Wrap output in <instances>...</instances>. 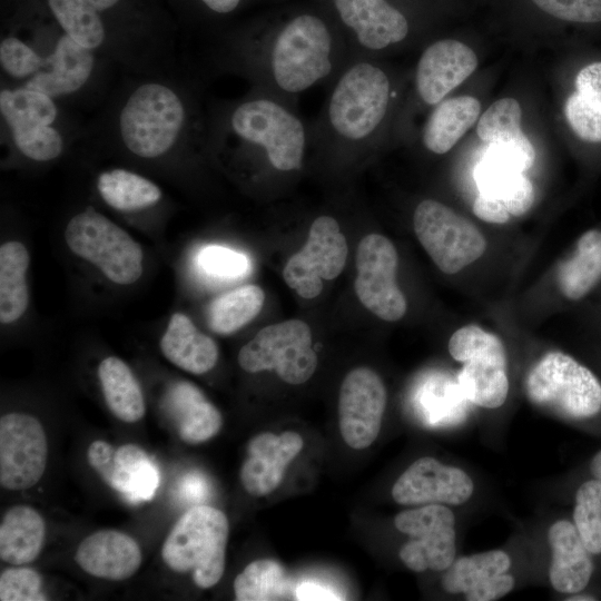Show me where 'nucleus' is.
I'll list each match as a JSON object with an SVG mask.
<instances>
[{
	"label": "nucleus",
	"instance_id": "f257e3e1",
	"mask_svg": "<svg viewBox=\"0 0 601 601\" xmlns=\"http://www.w3.org/2000/svg\"><path fill=\"white\" fill-rule=\"evenodd\" d=\"M228 533L224 512L209 505L193 506L177 520L166 538L162 561L175 572H190L198 588H211L225 571Z\"/></svg>",
	"mask_w": 601,
	"mask_h": 601
},
{
	"label": "nucleus",
	"instance_id": "f03ea898",
	"mask_svg": "<svg viewBox=\"0 0 601 601\" xmlns=\"http://www.w3.org/2000/svg\"><path fill=\"white\" fill-rule=\"evenodd\" d=\"M334 41L326 23L313 14H299L277 33L269 50V68L276 86L300 93L326 78L334 62Z\"/></svg>",
	"mask_w": 601,
	"mask_h": 601
},
{
	"label": "nucleus",
	"instance_id": "7ed1b4c3",
	"mask_svg": "<svg viewBox=\"0 0 601 601\" xmlns=\"http://www.w3.org/2000/svg\"><path fill=\"white\" fill-rule=\"evenodd\" d=\"M391 83L376 65L361 61L338 78L328 100L327 118L344 140L362 141L383 121L390 104Z\"/></svg>",
	"mask_w": 601,
	"mask_h": 601
},
{
	"label": "nucleus",
	"instance_id": "20e7f679",
	"mask_svg": "<svg viewBox=\"0 0 601 601\" xmlns=\"http://www.w3.org/2000/svg\"><path fill=\"white\" fill-rule=\"evenodd\" d=\"M185 122V108L175 91L158 82L139 86L119 116L120 136L136 156L156 158L177 141Z\"/></svg>",
	"mask_w": 601,
	"mask_h": 601
},
{
	"label": "nucleus",
	"instance_id": "39448f33",
	"mask_svg": "<svg viewBox=\"0 0 601 601\" xmlns=\"http://www.w3.org/2000/svg\"><path fill=\"white\" fill-rule=\"evenodd\" d=\"M529 400L563 417L579 420L601 410V383L573 357L559 351L546 353L525 381Z\"/></svg>",
	"mask_w": 601,
	"mask_h": 601
},
{
	"label": "nucleus",
	"instance_id": "423d86ee",
	"mask_svg": "<svg viewBox=\"0 0 601 601\" xmlns=\"http://www.w3.org/2000/svg\"><path fill=\"white\" fill-rule=\"evenodd\" d=\"M65 238L73 254L93 264L112 283L129 285L142 274L144 253L140 245L91 207L69 220Z\"/></svg>",
	"mask_w": 601,
	"mask_h": 601
},
{
	"label": "nucleus",
	"instance_id": "0eeeda50",
	"mask_svg": "<svg viewBox=\"0 0 601 601\" xmlns=\"http://www.w3.org/2000/svg\"><path fill=\"white\" fill-rule=\"evenodd\" d=\"M449 352L463 363L457 382L466 400L485 408L504 404L509 393L508 357L499 336L467 325L453 333Z\"/></svg>",
	"mask_w": 601,
	"mask_h": 601
},
{
	"label": "nucleus",
	"instance_id": "6e6552de",
	"mask_svg": "<svg viewBox=\"0 0 601 601\" xmlns=\"http://www.w3.org/2000/svg\"><path fill=\"white\" fill-rule=\"evenodd\" d=\"M230 124L239 138L265 151L275 169L302 168L307 141L305 127L279 102L268 98L246 101L235 109Z\"/></svg>",
	"mask_w": 601,
	"mask_h": 601
},
{
	"label": "nucleus",
	"instance_id": "1a4fd4ad",
	"mask_svg": "<svg viewBox=\"0 0 601 601\" xmlns=\"http://www.w3.org/2000/svg\"><path fill=\"white\" fill-rule=\"evenodd\" d=\"M239 366L248 373L274 370L284 382L298 385L316 371L312 332L302 319H287L266 326L238 353Z\"/></svg>",
	"mask_w": 601,
	"mask_h": 601
},
{
	"label": "nucleus",
	"instance_id": "9d476101",
	"mask_svg": "<svg viewBox=\"0 0 601 601\" xmlns=\"http://www.w3.org/2000/svg\"><path fill=\"white\" fill-rule=\"evenodd\" d=\"M413 225L418 242L445 274L460 272L486 249L480 229L437 200L421 201L415 208Z\"/></svg>",
	"mask_w": 601,
	"mask_h": 601
},
{
	"label": "nucleus",
	"instance_id": "9b49d317",
	"mask_svg": "<svg viewBox=\"0 0 601 601\" xmlns=\"http://www.w3.org/2000/svg\"><path fill=\"white\" fill-rule=\"evenodd\" d=\"M395 528L410 536L398 555L414 572L445 571L455 558V516L445 504H426L396 514Z\"/></svg>",
	"mask_w": 601,
	"mask_h": 601
},
{
	"label": "nucleus",
	"instance_id": "f8f14e48",
	"mask_svg": "<svg viewBox=\"0 0 601 601\" xmlns=\"http://www.w3.org/2000/svg\"><path fill=\"white\" fill-rule=\"evenodd\" d=\"M398 256L383 235L364 236L356 250L354 288L359 302L378 318L396 322L406 313V298L396 283Z\"/></svg>",
	"mask_w": 601,
	"mask_h": 601
},
{
	"label": "nucleus",
	"instance_id": "ddd939ff",
	"mask_svg": "<svg viewBox=\"0 0 601 601\" xmlns=\"http://www.w3.org/2000/svg\"><path fill=\"white\" fill-rule=\"evenodd\" d=\"M347 253V243L337 220L319 216L311 225L303 248L287 260L283 278L303 298H315L321 294L324 280L339 276Z\"/></svg>",
	"mask_w": 601,
	"mask_h": 601
},
{
	"label": "nucleus",
	"instance_id": "4468645a",
	"mask_svg": "<svg viewBox=\"0 0 601 601\" xmlns=\"http://www.w3.org/2000/svg\"><path fill=\"white\" fill-rule=\"evenodd\" d=\"M48 443L40 422L24 413H8L0 420V483L27 490L40 481L47 465Z\"/></svg>",
	"mask_w": 601,
	"mask_h": 601
},
{
	"label": "nucleus",
	"instance_id": "2eb2a0df",
	"mask_svg": "<svg viewBox=\"0 0 601 601\" xmlns=\"http://www.w3.org/2000/svg\"><path fill=\"white\" fill-rule=\"evenodd\" d=\"M387 394L382 378L368 367L352 370L338 395V424L344 442L352 449L368 447L378 436Z\"/></svg>",
	"mask_w": 601,
	"mask_h": 601
},
{
	"label": "nucleus",
	"instance_id": "dca6fc26",
	"mask_svg": "<svg viewBox=\"0 0 601 601\" xmlns=\"http://www.w3.org/2000/svg\"><path fill=\"white\" fill-rule=\"evenodd\" d=\"M472 479L461 469L423 456L395 481L393 500L402 505H461L473 494Z\"/></svg>",
	"mask_w": 601,
	"mask_h": 601
},
{
	"label": "nucleus",
	"instance_id": "f3484780",
	"mask_svg": "<svg viewBox=\"0 0 601 601\" xmlns=\"http://www.w3.org/2000/svg\"><path fill=\"white\" fill-rule=\"evenodd\" d=\"M510 555L491 550L454 560L442 577V588L452 594L463 593L467 601H494L506 595L514 587L508 571Z\"/></svg>",
	"mask_w": 601,
	"mask_h": 601
},
{
	"label": "nucleus",
	"instance_id": "a211bd4d",
	"mask_svg": "<svg viewBox=\"0 0 601 601\" xmlns=\"http://www.w3.org/2000/svg\"><path fill=\"white\" fill-rule=\"evenodd\" d=\"M303 446L302 436L293 431L280 434L264 432L253 436L247 443L246 459L239 473L245 491L253 496H264L276 490Z\"/></svg>",
	"mask_w": 601,
	"mask_h": 601
},
{
	"label": "nucleus",
	"instance_id": "6ab92c4d",
	"mask_svg": "<svg viewBox=\"0 0 601 601\" xmlns=\"http://www.w3.org/2000/svg\"><path fill=\"white\" fill-rule=\"evenodd\" d=\"M477 66L474 51L457 40L432 43L422 53L416 68V89L427 105H437L473 73Z\"/></svg>",
	"mask_w": 601,
	"mask_h": 601
},
{
	"label": "nucleus",
	"instance_id": "aec40b11",
	"mask_svg": "<svg viewBox=\"0 0 601 601\" xmlns=\"http://www.w3.org/2000/svg\"><path fill=\"white\" fill-rule=\"evenodd\" d=\"M334 4L343 23L366 49L387 48L408 33L404 14L386 0H334Z\"/></svg>",
	"mask_w": 601,
	"mask_h": 601
},
{
	"label": "nucleus",
	"instance_id": "412c9836",
	"mask_svg": "<svg viewBox=\"0 0 601 601\" xmlns=\"http://www.w3.org/2000/svg\"><path fill=\"white\" fill-rule=\"evenodd\" d=\"M75 559L90 575L121 581L139 569L142 555L130 535L117 530H100L81 541Z\"/></svg>",
	"mask_w": 601,
	"mask_h": 601
},
{
	"label": "nucleus",
	"instance_id": "4be33fe9",
	"mask_svg": "<svg viewBox=\"0 0 601 601\" xmlns=\"http://www.w3.org/2000/svg\"><path fill=\"white\" fill-rule=\"evenodd\" d=\"M552 550L549 579L558 592L574 594L582 591L593 573L591 552L583 543L574 523L554 522L548 533Z\"/></svg>",
	"mask_w": 601,
	"mask_h": 601
},
{
	"label": "nucleus",
	"instance_id": "5701e85b",
	"mask_svg": "<svg viewBox=\"0 0 601 601\" xmlns=\"http://www.w3.org/2000/svg\"><path fill=\"white\" fill-rule=\"evenodd\" d=\"M93 55L88 48L63 35L55 51L26 87L41 91L49 97H58L79 90L89 79L93 69Z\"/></svg>",
	"mask_w": 601,
	"mask_h": 601
},
{
	"label": "nucleus",
	"instance_id": "b1692460",
	"mask_svg": "<svg viewBox=\"0 0 601 601\" xmlns=\"http://www.w3.org/2000/svg\"><path fill=\"white\" fill-rule=\"evenodd\" d=\"M166 410L174 417L179 437L187 444H200L214 437L221 427L218 408L194 384L175 383L166 395Z\"/></svg>",
	"mask_w": 601,
	"mask_h": 601
},
{
	"label": "nucleus",
	"instance_id": "393cba45",
	"mask_svg": "<svg viewBox=\"0 0 601 601\" xmlns=\"http://www.w3.org/2000/svg\"><path fill=\"white\" fill-rule=\"evenodd\" d=\"M164 356L191 374H205L217 363L218 347L214 339L198 331L186 315L175 313L160 339Z\"/></svg>",
	"mask_w": 601,
	"mask_h": 601
},
{
	"label": "nucleus",
	"instance_id": "a878e982",
	"mask_svg": "<svg viewBox=\"0 0 601 601\" xmlns=\"http://www.w3.org/2000/svg\"><path fill=\"white\" fill-rule=\"evenodd\" d=\"M102 481L122 493L130 502L150 500L159 484V472L149 455L136 444L115 450L110 467Z\"/></svg>",
	"mask_w": 601,
	"mask_h": 601
},
{
	"label": "nucleus",
	"instance_id": "bb28decb",
	"mask_svg": "<svg viewBox=\"0 0 601 601\" xmlns=\"http://www.w3.org/2000/svg\"><path fill=\"white\" fill-rule=\"evenodd\" d=\"M46 535L41 514L31 506L9 509L0 524V558L13 565L32 562L39 555Z\"/></svg>",
	"mask_w": 601,
	"mask_h": 601
},
{
	"label": "nucleus",
	"instance_id": "cd10ccee",
	"mask_svg": "<svg viewBox=\"0 0 601 601\" xmlns=\"http://www.w3.org/2000/svg\"><path fill=\"white\" fill-rule=\"evenodd\" d=\"M480 111V101L471 96L439 102L424 126V146L434 154L447 152L474 125Z\"/></svg>",
	"mask_w": 601,
	"mask_h": 601
},
{
	"label": "nucleus",
	"instance_id": "c85d7f7f",
	"mask_svg": "<svg viewBox=\"0 0 601 601\" xmlns=\"http://www.w3.org/2000/svg\"><path fill=\"white\" fill-rule=\"evenodd\" d=\"M601 280V230L585 231L578 240L571 257L563 260L556 272L562 295L578 300Z\"/></svg>",
	"mask_w": 601,
	"mask_h": 601
},
{
	"label": "nucleus",
	"instance_id": "c756f323",
	"mask_svg": "<svg viewBox=\"0 0 601 601\" xmlns=\"http://www.w3.org/2000/svg\"><path fill=\"white\" fill-rule=\"evenodd\" d=\"M475 179L480 194L500 199L510 215H524L534 203V188L522 173L489 156L479 164Z\"/></svg>",
	"mask_w": 601,
	"mask_h": 601
},
{
	"label": "nucleus",
	"instance_id": "7c9ffc66",
	"mask_svg": "<svg viewBox=\"0 0 601 601\" xmlns=\"http://www.w3.org/2000/svg\"><path fill=\"white\" fill-rule=\"evenodd\" d=\"M105 401L122 422L135 423L145 415L142 391L129 366L116 356H108L98 367Z\"/></svg>",
	"mask_w": 601,
	"mask_h": 601
},
{
	"label": "nucleus",
	"instance_id": "2f4dec72",
	"mask_svg": "<svg viewBox=\"0 0 601 601\" xmlns=\"http://www.w3.org/2000/svg\"><path fill=\"white\" fill-rule=\"evenodd\" d=\"M30 256L19 242H7L0 247V321L11 324L18 321L29 304L26 274Z\"/></svg>",
	"mask_w": 601,
	"mask_h": 601
},
{
	"label": "nucleus",
	"instance_id": "473e14b6",
	"mask_svg": "<svg viewBox=\"0 0 601 601\" xmlns=\"http://www.w3.org/2000/svg\"><path fill=\"white\" fill-rule=\"evenodd\" d=\"M118 0H48L49 8L66 35L90 50L105 40L99 11L111 8Z\"/></svg>",
	"mask_w": 601,
	"mask_h": 601
},
{
	"label": "nucleus",
	"instance_id": "72a5a7b5",
	"mask_svg": "<svg viewBox=\"0 0 601 601\" xmlns=\"http://www.w3.org/2000/svg\"><path fill=\"white\" fill-rule=\"evenodd\" d=\"M97 188L101 198L110 207L122 211L152 206L161 198V190L156 184L120 168L101 173Z\"/></svg>",
	"mask_w": 601,
	"mask_h": 601
},
{
	"label": "nucleus",
	"instance_id": "f704fd0d",
	"mask_svg": "<svg viewBox=\"0 0 601 601\" xmlns=\"http://www.w3.org/2000/svg\"><path fill=\"white\" fill-rule=\"evenodd\" d=\"M265 299L263 289L257 285H245L217 297L208 307L207 322L217 334H231L260 312Z\"/></svg>",
	"mask_w": 601,
	"mask_h": 601
},
{
	"label": "nucleus",
	"instance_id": "c9c22d12",
	"mask_svg": "<svg viewBox=\"0 0 601 601\" xmlns=\"http://www.w3.org/2000/svg\"><path fill=\"white\" fill-rule=\"evenodd\" d=\"M0 111L11 130L50 126L58 112L51 97L26 86L13 90H2Z\"/></svg>",
	"mask_w": 601,
	"mask_h": 601
},
{
	"label": "nucleus",
	"instance_id": "e433bc0d",
	"mask_svg": "<svg viewBox=\"0 0 601 601\" xmlns=\"http://www.w3.org/2000/svg\"><path fill=\"white\" fill-rule=\"evenodd\" d=\"M287 590L284 568L270 559L250 562L234 580V593L238 601L280 600Z\"/></svg>",
	"mask_w": 601,
	"mask_h": 601
},
{
	"label": "nucleus",
	"instance_id": "4c0bfd02",
	"mask_svg": "<svg viewBox=\"0 0 601 601\" xmlns=\"http://www.w3.org/2000/svg\"><path fill=\"white\" fill-rule=\"evenodd\" d=\"M574 525L592 554L601 553V480L580 485L573 510Z\"/></svg>",
	"mask_w": 601,
	"mask_h": 601
},
{
	"label": "nucleus",
	"instance_id": "58836bf2",
	"mask_svg": "<svg viewBox=\"0 0 601 601\" xmlns=\"http://www.w3.org/2000/svg\"><path fill=\"white\" fill-rule=\"evenodd\" d=\"M522 110L513 98H503L493 102L480 117L476 126L477 136L489 145L499 144L520 137Z\"/></svg>",
	"mask_w": 601,
	"mask_h": 601
},
{
	"label": "nucleus",
	"instance_id": "ea45409f",
	"mask_svg": "<svg viewBox=\"0 0 601 601\" xmlns=\"http://www.w3.org/2000/svg\"><path fill=\"white\" fill-rule=\"evenodd\" d=\"M564 114L574 134L589 142H601V99L579 92L565 102Z\"/></svg>",
	"mask_w": 601,
	"mask_h": 601
},
{
	"label": "nucleus",
	"instance_id": "a19ab883",
	"mask_svg": "<svg viewBox=\"0 0 601 601\" xmlns=\"http://www.w3.org/2000/svg\"><path fill=\"white\" fill-rule=\"evenodd\" d=\"M11 132L18 149L32 160H52L62 151V138L51 126L18 128Z\"/></svg>",
	"mask_w": 601,
	"mask_h": 601
},
{
	"label": "nucleus",
	"instance_id": "79ce46f5",
	"mask_svg": "<svg viewBox=\"0 0 601 601\" xmlns=\"http://www.w3.org/2000/svg\"><path fill=\"white\" fill-rule=\"evenodd\" d=\"M197 263L206 275L218 279L240 278L250 268V263L244 254L217 245L203 247L198 253Z\"/></svg>",
	"mask_w": 601,
	"mask_h": 601
},
{
	"label": "nucleus",
	"instance_id": "37998d69",
	"mask_svg": "<svg viewBox=\"0 0 601 601\" xmlns=\"http://www.w3.org/2000/svg\"><path fill=\"white\" fill-rule=\"evenodd\" d=\"M42 580L37 571L29 568H10L0 575L1 601H43Z\"/></svg>",
	"mask_w": 601,
	"mask_h": 601
},
{
	"label": "nucleus",
	"instance_id": "c03bdc74",
	"mask_svg": "<svg viewBox=\"0 0 601 601\" xmlns=\"http://www.w3.org/2000/svg\"><path fill=\"white\" fill-rule=\"evenodd\" d=\"M0 62L6 72L16 78L35 75L42 67V61L37 52L13 37L1 41Z\"/></svg>",
	"mask_w": 601,
	"mask_h": 601
},
{
	"label": "nucleus",
	"instance_id": "a18cd8bd",
	"mask_svg": "<svg viewBox=\"0 0 601 601\" xmlns=\"http://www.w3.org/2000/svg\"><path fill=\"white\" fill-rule=\"evenodd\" d=\"M544 12L565 21L600 22L601 0H532Z\"/></svg>",
	"mask_w": 601,
	"mask_h": 601
},
{
	"label": "nucleus",
	"instance_id": "49530a36",
	"mask_svg": "<svg viewBox=\"0 0 601 601\" xmlns=\"http://www.w3.org/2000/svg\"><path fill=\"white\" fill-rule=\"evenodd\" d=\"M486 156L524 173L534 162L535 151L524 134L520 137L490 145Z\"/></svg>",
	"mask_w": 601,
	"mask_h": 601
},
{
	"label": "nucleus",
	"instance_id": "de8ad7c7",
	"mask_svg": "<svg viewBox=\"0 0 601 601\" xmlns=\"http://www.w3.org/2000/svg\"><path fill=\"white\" fill-rule=\"evenodd\" d=\"M473 213L480 219L492 224H504L510 218L503 201L484 194H480L474 200Z\"/></svg>",
	"mask_w": 601,
	"mask_h": 601
},
{
	"label": "nucleus",
	"instance_id": "09e8293b",
	"mask_svg": "<svg viewBox=\"0 0 601 601\" xmlns=\"http://www.w3.org/2000/svg\"><path fill=\"white\" fill-rule=\"evenodd\" d=\"M577 92L601 99V62L582 68L575 78Z\"/></svg>",
	"mask_w": 601,
	"mask_h": 601
},
{
	"label": "nucleus",
	"instance_id": "8fccbe9b",
	"mask_svg": "<svg viewBox=\"0 0 601 601\" xmlns=\"http://www.w3.org/2000/svg\"><path fill=\"white\" fill-rule=\"evenodd\" d=\"M296 597L298 600H341L329 588L312 582L299 585L296 590Z\"/></svg>",
	"mask_w": 601,
	"mask_h": 601
},
{
	"label": "nucleus",
	"instance_id": "3c124183",
	"mask_svg": "<svg viewBox=\"0 0 601 601\" xmlns=\"http://www.w3.org/2000/svg\"><path fill=\"white\" fill-rule=\"evenodd\" d=\"M180 490L186 497H200L204 485L198 476L189 474L183 480Z\"/></svg>",
	"mask_w": 601,
	"mask_h": 601
},
{
	"label": "nucleus",
	"instance_id": "603ef678",
	"mask_svg": "<svg viewBox=\"0 0 601 601\" xmlns=\"http://www.w3.org/2000/svg\"><path fill=\"white\" fill-rule=\"evenodd\" d=\"M209 9L218 13L233 11L240 0H201Z\"/></svg>",
	"mask_w": 601,
	"mask_h": 601
},
{
	"label": "nucleus",
	"instance_id": "864d4df0",
	"mask_svg": "<svg viewBox=\"0 0 601 601\" xmlns=\"http://www.w3.org/2000/svg\"><path fill=\"white\" fill-rule=\"evenodd\" d=\"M590 471L594 479L601 480V450L592 457Z\"/></svg>",
	"mask_w": 601,
	"mask_h": 601
},
{
	"label": "nucleus",
	"instance_id": "5fc2aeb1",
	"mask_svg": "<svg viewBox=\"0 0 601 601\" xmlns=\"http://www.w3.org/2000/svg\"><path fill=\"white\" fill-rule=\"evenodd\" d=\"M566 600H570V601H590V600H595L594 597L592 595H573V597H570L568 598Z\"/></svg>",
	"mask_w": 601,
	"mask_h": 601
}]
</instances>
